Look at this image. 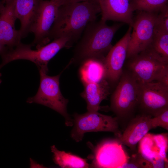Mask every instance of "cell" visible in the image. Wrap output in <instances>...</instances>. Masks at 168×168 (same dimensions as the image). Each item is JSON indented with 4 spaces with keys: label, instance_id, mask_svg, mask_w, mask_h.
<instances>
[{
    "label": "cell",
    "instance_id": "cell-7",
    "mask_svg": "<svg viewBox=\"0 0 168 168\" xmlns=\"http://www.w3.org/2000/svg\"><path fill=\"white\" fill-rule=\"evenodd\" d=\"M73 116V127L71 136L76 142L82 141L84 134L87 132H111L117 138L122 134L116 117L103 114L98 111H87L82 114L75 113Z\"/></svg>",
    "mask_w": 168,
    "mask_h": 168
},
{
    "label": "cell",
    "instance_id": "cell-23",
    "mask_svg": "<svg viewBox=\"0 0 168 168\" xmlns=\"http://www.w3.org/2000/svg\"><path fill=\"white\" fill-rule=\"evenodd\" d=\"M154 30L168 32V8L167 5L157 13Z\"/></svg>",
    "mask_w": 168,
    "mask_h": 168
},
{
    "label": "cell",
    "instance_id": "cell-2",
    "mask_svg": "<svg viewBox=\"0 0 168 168\" xmlns=\"http://www.w3.org/2000/svg\"><path fill=\"white\" fill-rule=\"evenodd\" d=\"M100 20L89 23L85 28L74 50L71 63L82 64L90 59L104 62L106 55L113 46L111 43L122 24L111 26Z\"/></svg>",
    "mask_w": 168,
    "mask_h": 168
},
{
    "label": "cell",
    "instance_id": "cell-18",
    "mask_svg": "<svg viewBox=\"0 0 168 168\" xmlns=\"http://www.w3.org/2000/svg\"><path fill=\"white\" fill-rule=\"evenodd\" d=\"M13 0L15 13L21 23L19 30L22 39L30 32L41 0Z\"/></svg>",
    "mask_w": 168,
    "mask_h": 168
},
{
    "label": "cell",
    "instance_id": "cell-22",
    "mask_svg": "<svg viewBox=\"0 0 168 168\" xmlns=\"http://www.w3.org/2000/svg\"><path fill=\"white\" fill-rule=\"evenodd\" d=\"M168 0H131L130 5L133 11L158 13L167 5Z\"/></svg>",
    "mask_w": 168,
    "mask_h": 168
},
{
    "label": "cell",
    "instance_id": "cell-6",
    "mask_svg": "<svg viewBox=\"0 0 168 168\" xmlns=\"http://www.w3.org/2000/svg\"><path fill=\"white\" fill-rule=\"evenodd\" d=\"M39 70L40 82L38 90L35 96L27 99L26 102L41 104L54 110L64 117L66 126H72L73 120L67 111L68 100L63 96L60 88L59 78L62 72L51 76L47 74L48 72Z\"/></svg>",
    "mask_w": 168,
    "mask_h": 168
},
{
    "label": "cell",
    "instance_id": "cell-14",
    "mask_svg": "<svg viewBox=\"0 0 168 168\" xmlns=\"http://www.w3.org/2000/svg\"><path fill=\"white\" fill-rule=\"evenodd\" d=\"M16 19L13 0H8L0 14V41L8 49L13 48L21 42L19 30L15 28Z\"/></svg>",
    "mask_w": 168,
    "mask_h": 168
},
{
    "label": "cell",
    "instance_id": "cell-15",
    "mask_svg": "<svg viewBox=\"0 0 168 168\" xmlns=\"http://www.w3.org/2000/svg\"><path fill=\"white\" fill-rule=\"evenodd\" d=\"M152 117L150 115L143 113L133 117L117 139L122 145L127 146L132 150H135L137 144L152 128L151 123Z\"/></svg>",
    "mask_w": 168,
    "mask_h": 168
},
{
    "label": "cell",
    "instance_id": "cell-16",
    "mask_svg": "<svg viewBox=\"0 0 168 168\" xmlns=\"http://www.w3.org/2000/svg\"><path fill=\"white\" fill-rule=\"evenodd\" d=\"M99 5L101 20L121 22L132 26L133 10L129 0H96Z\"/></svg>",
    "mask_w": 168,
    "mask_h": 168
},
{
    "label": "cell",
    "instance_id": "cell-10",
    "mask_svg": "<svg viewBox=\"0 0 168 168\" xmlns=\"http://www.w3.org/2000/svg\"><path fill=\"white\" fill-rule=\"evenodd\" d=\"M65 3L64 0H41L38 10L30 30L34 33L31 44L36 49L48 44L50 41L49 33L59 7Z\"/></svg>",
    "mask_w": 168,
    "mask_h": 168
},
{
    "label": "cell",
    "instance_id": "cell-1",
    "mask_svg": "<svg viewBox=\"0 0 168 168\" xmlns=\"http://www.w3.org/2000/svg\"><path fill=\"white\" fill-rule=\"evenodd\" d=\"M100 12L96 0L70 3L61 5L49 33V39L65 37L69 48L80 38L87 25L96 21Z\"/></svg>",
    "mask_w": 168,
    "mask_h": 168
},
{
    "label": "cell",
    "instance_id": "cell-12",
    "mask_svg": "<svg viewBox=\"0 0 168 168\" xmlns=\"http://www.w3.org/2000/svg\"><path fill=\"white\" fill-rule=\"evenodd\" d=\"M132 26H129L123 37L110 49L104 62L105 79L110 86L117 83L123 72Z\"/></svg>",
    "mask_w": 168,
    "mask_h": 168
},
{
    "label": "cell",
    "instance_id": "cell-13",
    "mask_svg": "<svg viewBox=\"0 0 168 168\" xmlns=\"http://www.w3.org/2000/svg\"><path fill=\"white\" fill-rule=\"evenodd\" d=\"M162 135L147 134L140 140L139 153L153 167H162L166 159L167 138Z\"/></svg>",
    "mask_w": 168,
    "mask_h": 168
},
{
    "label": "cell",
    "instance_id": "cell-20",
    "mask_svg": "<svg viewBox=\"0 0 168 168\" xmlns=\"http://www.w3.org/2000/svg\"><path fill=\"white\" fill-rule=\"evenodd\" d=\"M53 153L54 162L62 168H88L90 167L87 159L70 152L58 150L55 145L51 147Z\"/></svg>",
    "mask_w": 168,
    "mask_h": 168
},
{
    "label": "cell",
    "instance_id": "cell-4",
    "mask_svg": "<svg viewBox=\"0 0 168 168\" xmlns=\"http://www.w3.org/2000/svg\"><path fill=\"white\" fill-rule=\"evenodd\" d=\"M68 42V40L66 38H58L36 50L31 49V44H25L20 42L14 49H8L1 55L2 62L0 64V70L10 62L23 59L33 62L38 69L48 72V64L49 61L62 49L69 48Z\"/></svg>",
    "mask_w": 168,
    "mask_h": 168
},
{
    "label": "cell",
    "instance_id": "cell-3",
    "mask_svg": "<svg viewBox=\"0 0 168 168\" xmlns=\"http://www.w3.org/2000/svg\"><path fill=\"white\" fill-rule=\"evenodd\" d=\"M128 59L127 70L138 83L156 81L168 85V62L149 48Z\"/></svg>",
    "mask_w": 168,
    "mask_h": 168
},
{
    "label": "cell",
    "instance_id": "cell-28",
    "mask_svg": "<svg viewBox=\"0 0 168 168\" xmlns=\"http://www.w3.org/2000/svg\"><path fill=\"white\" fill-rule=\"evenodd\" d=\"M8 0H1V1H2V3L4 4L5 3V2Z\"/></svg>",
    "mask_w": 168,
    "mask_h": 168
},
{
    "label": "cell",
    "instance_id": "cell-11",
    "mask_svg": "<svg viewBox=\"0 0 168 168\" xmlns=\"http://www.w3.org/2000/svg\"><path fill=\"white\" fill-rule=\"evenodd\" d=\"M91 160L90 167L122 168L130 157L117 139H107L99 143L88 157Z\"/></svg>",
    "mask_w": 168,
    "mask_h": 168
},
{
    "label": "cell",
    "instance_id": "cell-19",
    "mask_svg": "<svg viewBox=\"0 0 168 168\" xmlns=\"http://www.w3.org/2000/svg\"><path fill=\"white\" fill-rule=\"evenodd\" d=\"M81 64L79 75L82 83L98 82L105 79L104 62L96 59H90Z\"/></svg>",
    "mask_w": 168,
    "mask_h": 168
},
{
    "label": "cell",
    "instance_id": "cell-8",
    "mask_svg": "<svg viewBox=\"0 0 168 168\" xmlns=\"http://www.w3.org/2000/svg\"><path fill=\"white\" fill-rule=\"evenodd\" d=\"M158 13L140 11L133 19V30L128 44L126 59L150 47L153 40Z\"/></svg>",
    "mask_w": 168,
    "mask_h": 168
},
{
    "label": "cell",
    "instance_id": "cell-21",
    "mask_svg": "<svg viewBox=\"0 0 168 168\" xmlns=\"http://www.w3.org/2000/svg\"><path fill=\"white\" fill-rule=\"evenodd\" d=\"M149 48L168 62V32L154 30L152 41Z\"/></svg>",
    "mask_w": 168,
    "mask_h": 168
},
{
    "label": "cell",
    "instance_id": "cell-30",
    "mask_svg": "<svg viewBox=\"0 0 168 168\" xmlns=\"http://www.w3.org/2000/svg\"></svg>",
    "mask_w": 168,
    "mask_h": 168
},
{
    "label": "cell",
    "instance_id": "cell-25",
    "mask_svg": "<svg viewBox=\"0 0 168 168\" xmlns=\"http://www.w3.org/2000/svg\"><path fill=\"white\" fill-rule=\"evenodd\" d=\"M8 48L0 41V55H1L8 49Z\"/></svg>",
    "mask_w": 168,
    "mask_h": 168
},
{
    "label": "cell",
    "instance_id": "cell-9",
    "mask_svg": "<svg viewBox=\"0 0 168 168\" xmlns=\"http://www.w3.org/2000/svg\"><path fill=\"white\" fill-rule=\"evenodd\" d=\"M138 84V108L141 113L153 117L168 109V85L160 82Z\"/></svg>",
    "mask_w": 168,
    "mask_h": 168
},
{
    "label": "cell",
    "instance_id": "cell-5",
    "mask_svg": "<svg viewBox=\"0 0 168 168\" xmlns=\"http://www.w3.org/2000/svg\"><path fill=\"white\" fill-rule=\"evenodd\" d=\"M138 83L127 70H123L110 98V109L118 121H129L138 108Z\"/></svg>",
    "mask_w": 168,
    "mask_h": 168
},
{
    "label": "cell",
    "instance_id": "cell-29",
    "mask_svg": "<svg viewBox=\"0 0 168 168\" xmlns=\"http://www.w3.org/2000/svg\"><path fill=\"white\" fill-rule=\"evenodd\" d=\"M1 82H2L1 80L0 79V84H1Z\"/></svg>",
    "mask_w": 168,
    "mask_h": 168
},
{
    "label": "cell",
    "instance_id": "cell-27",
    "mask_svg": "<svg viewBox=\"0 0 168 168\" xmlns=\"http://www.w3.org/2000/svg\"><path fill=\"white\" fill-rule=\"evenodd\" d=\"M4 5L2 3L1 0H0V14L4 7Z\"/></svg>",
    "mask_w": 168,
    "mask_h": 168
},
{
    "label": "cell",
    "instance_id": "cell-26",
    "mask_svg": "<svg viewBox=\"0 0 168 168\" xmlns=\"http://www.w3.org/2000/svg\"><path fill=\"white\" fill-rule=\"evenodd\" d=\"M88 0H65V3H75L87 1Z\"/></svg>",
    "mask_w": 168,
    "mask_h": 168
},
{
    "label": "cell",
    "instance_id": "cell-24",
    "mask_svg": "<svg viewBox=\"0 0 168 168\" xmlns=\"http://www.w3.org/2000/svg\"><path fill=\"white\" fill-rule=\"evenodd\" d=\"M151 123L152 128L158 127L168 129V109L166 110L159 114L152 117Z\"/></svg>",
    "mask_w": 168,
    "mask_h": 168
},
{
    "label": "cell",
    "instance_id": "cell-17",
    "mask_svg": "<svg viewBox=\"0 0 168 168\" xmlns=\"http://www.w3.org/2000/svg\"><path fill=\"white\" fill-rule=\"evenodd\" d=\"M83 84L84 90L80 95L86 102L87 111H98L101 102L106 99L110 93L109 83L104 78L98 82Z\"/></svg>",
    "mask_w": 168,
    "mask_h": 168
}]
</instances>
